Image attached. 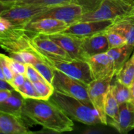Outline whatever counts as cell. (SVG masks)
<instances>
[{
	"instance_id": "obj_35",
	"label": "cell",
	"mask_w": 134,
	"mask_h": 134,
	"mask_svg": "<svg viewBox=\"0 0 134 134\" xmlns=\"http://www.w3.org/2000/svg\"><path fill=\"white\" fill-rule=\"evenodd\" d=\"M130 90L131 100L130 102L134 105V79L133 82H132L131 85L130 86Z\"/></svg>"
},
{
	"instance_id": "obj_31",
	"label": "cell",
	"mask_w": 134,
	"mask_h": 134,
	"mask_svg": "<svg viewBox=\"0 0 134 134\" xmlns=\"http://www.w3.org/2000/svg\"><path fill=\"white\" fill-rule=\"evenodd\" d=\"M13 26V24L10 21H9L5 17L0 16V33L7 31Z\"/></svg>"
},
{
	"instance_id": "obj_7",
	"label": "cell",
	"mask_w": 134,
	"mask_h": 134,
	"mask_svg": "<svg viewBox=\"0 0 134 134\" xmlns=\"http://www.w3.org/2000/svg\"><path fill=\"white\" fill-rule=\"evenodd\" d=\"M83 13L84 9L80 4L71 3L51 7L44 13L34 17L31 21L50 18L63 21L68 25H71L79 22Z\"/></svg>"
},
{
	"instance_id": "obj_21",
	"label": "cell",
	"mask_w": 134,
	"mask_h": 134,
	"mask_svg": "<svg viewBox=\"0 0 134 134\" xmlns=\"http://www.w3.org/2000/svg\"><path fill=\"white\" fill-rule=\"evenodd\" d=\"M111 89L119 105L125 102H130L131 95L129 86L115 79V82L111 85Z\"/></svg>"
},
{
	"instance_id": "obj_16",
	"label": "cell",
	"mask_w": 134,
	"mask_h": 134,
	"mask_svg": "<svg viewBox=\"0 0 134 134\" xmlns=\"http://www.w3.org/2000/svg\"><path fill=\"white\" fill-rule=\"evenodd\" d=\"M0 133L27 134L31 132L26 126L22 119L0 111Z\"/></svg>"
},
{
	"instance_id": "obj_4",
	"label": "cell",
	"mask_w": 134,
	"mask_h": 134,
	"mask_svg": "<svg viewBox=\"0 0 134 134\" xmlns=\"http://www.w3.org/2000/svg\"><path fill=\"white\" fill-rule=\"evenodd\" d=\"M39 54L43 61L48 64L52 69L64 73L66 75L79 81L86 86L93 81L90 68L86 61L77 60L63 61L51 58L43 54L40 52Z\"/></svg>"
},
{
	"instance_id": "obj_1",
	"label": "cell",
	"mask_w": 134,
	"mask_h": 134,
	"mask_svg": "<svg viewBox=\"0 0 134 134\" xmlns=\"http://www.w3.org/2000/svg\"><path fill=\"white\" fill-rule=\"evenodd\" d=\"M22 115L23 119L56 133L71 132L74 128L73 120L50 99H24Z\"/></svg>"
},
{
	"instance_id": "obj_38",
	"label": "cell",
	"mask_w": 134,
	"mask_h": 134,
	"mask_svg": "<svg viewBox=\"0 0 134 134\" xmlns=\"http://www.w3.org/2000/svg\"><path fill=\"white\" fill-rule=\"evenodd\" d=\"M79 1V0H77V1Z\"/></svg>"
},
{
	"instance_id": "obj_11",
	"label": "cell",
	"mask_w": 134,
	"mask_h": 134,
	"mask_svg": "<svg viewBox=\"0 0 134 134\" xmlns=\"http://www.w3.org/2000/svg\"><path fill=\"white\" fill-rule=\"evenodd\" d=\"M113 23V20H94L77 22L69 25L63 32L80 37H86L108 29Z\"/></svg>"
},
{
	"instance_id": "obj_28",
	"label": "cell",
	"mask_w": 134,
	"mask_h": 134,
	"mask_svg": "<svg viewBox=\"0 0 134 134\" xmlns=\"http://www.w3.org/2000/svg\"><path fill=\"white\" fill-rule=\"evenodd\" d=\"M26 77L31 82H36L38 81H46L43 76L31 64H26Z\"/></svg>"
},
{
	"instance_id": "obj_37",
	"label": "cell",
	"mask_w": 134,
	"mask_h": 134,
	"mask_svg": "<svg viewBox=\"0 0 134 134\" xmlns=\"http://www.w3.org/2000/svg\"><path fill=\"white\" fill-rule=\"evenodd\" d=\"M0 79H1V80H4V81H5V76H4V74H3V73L2 68H1V62H0Z\"/></svg>"
},
{
	"instance_id": "obj_19",
	"label": "cell",
	"mask_w": 134,
	"mask_h": 134,
	"mask_svg": "<svg viewBox=\"0 0 134 134\" xmlns=\"http://www.w3.org/2000/svg\"><path fill=\"white\" fill-rule=\"evenodd\" d=\"M133 50L134 46L126 44L121 47L110 48L107 51V54L113 60L116 73L130 58Z\"/></svg>"
},
{
	"instance_id": "obj_6",
	"label": "cell",
	"mask_w": 134,
	"mask_h": 134,
	"mask_svg": "<svg viewBox=\"0 0 134 134\" xmlns=\"http://www.w3.org/2000/svg\"><path fill=\"white\" fill-rule=\"evenodd\" d=\"M114 77L93 80L87 86V92L93 108L95 109L102 124H107V116L105 111V102L107 92Z\"/></svg>"
},
{
	"instance_id": "obj_32",
	"label": "cell",
	"mask_w": 134,
	"mask_h": 134,
	"mask_svg": "<svg viewBox=\"0 0 134 134\" xmlns=\"http://www.w3.org/2000/svg\"><path fill=\"white\" fill-rule=\"evenodd\" d=\"M14 90H9V89H0V103L4 102L5 99H7Z\"/></svg>"
},
{
	"instance_id": "obj_30",
	"label": "cell",
	"mask_w": 134,
	"mask_h": 134,
	"mask_svg": "<svg viewBox=\"0 0 134 134\" xmlns=\"http://www.w3.org/2000/svg\"><path fill=\"white\" fill-rule=\"evenodd\" d=\"M26 80V77L25 75L16 73L14 75V77L11 81L9 82L14 90H17L20 86L23 85Z\"/></svg>"
},
{
	"instance_id": "obj_18",
	"label": "cell",
	"mask_w": 134,
	"mask_h": 134,
	"mask_svg": "<svg viewBox=\"0 0 134 134\" xmlns=\"http://www.w3.org/2000/svg\"><path fill=\"white\" fill-rule=\"evenodd\" d=\"M24 102V98L19 92L14 90L7 99L0 103V111L23 119L22 109Z\"/></svg>"
},
{
	"instance_id": "obj_20",
	"label": "cell",
	"mask_w": 134,
	"mask_h": 134,
	"mask_svg": "<svg viewBox=\"0 0 134 134\" xmlns=\"http://www.w3.org/2000/svg\"><path fill=\"white\" fill-rule=\"evenodd\" d=\"M116 79L129 86L134 79V50L132 56L115 74Z\"/></svg>"
},
{
	"instance_id": "obj_10",
	"label": "cell",
	"mask_w": 134,
	"mask_h": 134,
	"mask_svg": "<svg viewBox=\"0 0 134 134\" xmlns=\"http://www.w3.org/2000/svg\"><path fill=\"white\" fill-rule=\"evenodd\" d=\"M86 62L89 65L93 80L115 76L116 71L113 60L107 52L89 57L86 59Z\"/></svg>"
},
{
	"instance_id": "obj_33",
	"label": "cell",
	"mask_w": 134,
	"mask_h": 134,
	"mask_svg": "<svg viewBox=\"0 0 134 134\" xmlns=\"http://www.w3.org/2000/svg\"><path fill=\"white\" fill-rule=\"evenodd\" d=\"M0 89H9V90H14L11 85L7 82L6 81L0 79Z\"/></svg>"
},
{
	"instance_id": "obj_13",
	"label": "cell",
	"mask_w": 134,
	"mask_h": 134,
	"mask_svg": "<svg viewBox=\"0 0 134 134\" xmlns=\"http://www.w3.org/2000/svg\"><path fill=\"white\" fill-rule=\"evenodd\" d=\"M69 26L65 22L50 18L30 21L22 25L25 30L35 34L48 35L63 32Z\"/></svg>"
},
{
	"instance_id": "obj_36",
	"label": "cell",
	"mask_w": 134,
	"mask_h": 134,
	"mask_svg": "<svg viewBox=\"0 0 134 134\" xmlns=\"http://www.w3.org/2000/svg\"><path fill=\"white\" fill-rule=\"evenodd\" d=\"M1 1H2L3 3L5 4H7V5H13V4H14L15 3L18 2V1H21V0H0Z\"/></svg>"
},
{
	"instance_id": "obj_26",
	"label": "cell",
	"mask_w": 134,
	"mask_h": 134,
	"mask_svg": "<svg viewBox=\"0 0 134 134\" xmlns=\"http://www.w3.org/2000/svg\"><path fill=\"white\" fill-rule=\"evenodd\" d=\"M16 91L19 92L24 99H40L33 83L27 78L23 85Z\"/></svg>"
},
{
	"instance_id": "obj_23",
	"label": "cell",
	"mask_w": 134,
	"mask_h": 134,
	"mask_svg": "<svg viewBox=\"0 0 134 134\" xmlns=\"http://www.w3.org/2000/svg\"><path fill=\"white\" fill-rule=\"evenodd\" d=\"M77 3V0H21L13 5H36L41 7H54L63 4Z\"/></svg>"
},
{
	"instance_id": "obj_24",
	"label": "cell",
	"mask_w": 134,
	"mask_h": 134,
	"mask_svg": "<svg viewBox=\"0 0 134 134\" xmlns=\"http://www.w3.org/2000/svg\"><path fill=\"white\" fill-rule=\"evenodd\" d=\"M32 83L41 99H50L54 92V88L52 85L46 81H38Z\"/></svg>"
},
{
	"instance_id": "obj_14",
	"label": "cell",
	"mask_w": 134,
	"mask_h": 134,
	"mask_svg": "<svg viewBox=\"0 0 134 134\" xmlns=\"http://www.w3.org/2000/svg\"><path fill=\"white\" fill-rule=\"evenodd\" d=\"M107 124L120 133H128L134 129V105L130 102L119 105L117 118L107 120Z\"/></svg>"
},
{
	"instance_id": "obj_29",
	"label": "cell",
	"mask_w": 134,
	"mask_h": 134,
	"mask_svg": "<svg viewBox=\"0 0 134 134\" xmlns=\"http://www.w3.org/2000/svg\"><path fill=\"white\" fill-rule=\"evenodd\" d=\"M6 55L0 53V62H1V68H2L3 73L4 76H5V81L7 82H9L12 80V79L14 77V73L11 70L10 68L9 67V64L6 60Z\"/></svg>"
},
{
	"instance_id": "obj_27",
	"label": "cell",
	"mask_w": 134,
	"mask_h": 134,
	"mask_svg": "<svg viewBox=\"0 0 134 134\" xmlns=\"http://www.w3.org/2000/svg\"><path fill=\"white\" fill-rule=\"evenodd\" d=\"M6 60L9 64V67L10 68L11 70L14 73V74L16 73H19V74L26 75V64L24 63L18 62L17 60H14V58H11L9 56H5Z\"/></svg>"
},
{
	"instance_id": "obj_8",
	"label": "cell",
	"mask_w": 134,
	"mask_h": 134,
	"mask_svg": "<svg viewBox=\"0 0 134 134\" xmlns=\"http://www.w3.org/2000/svg\"><path fill=\"white\" fill-rule=\"evenodd\" d=\"M51 7L28 5H13L1 14L13 25H23L30 22L34 17L44 13Z\"/></svg>"
},
{
	"instance_id": "obj_5",
	"label": "cell",
	"mask_w": 134,
	"mask_h": 134,
	"mask_svg": "<svg viewBox=\"0 0 134 134\" xmlns=\"http://www.w3.org/2000/svg\"><path fill=\"white\" fill-rule=\"evenodd\" d=\"M52 85L56 91L77 98L85 105L93 108L88 96L87 86L79 81L59 71L54 70Z\"/></svg>"
},
{
	"instance_id": "obj_12",
	"label": "cell",
	"mask_w": 134,
	"mask_h": 134,
	"mask_svg": "<svg viewBox=\"0 0 134 134\" xmlns=\"http://www.w3.org/2000/svg\"><path fill=\"white\" fill-rule=\"evenodd\" d=\"M52 40L59 44L73 60L85 61L82 51L83 37L64 33L48 35Z\"/></svg>"
},
{
	"instance_id": "obj_15",
	"label": "cell",
	"mask_w": 134,
	"mask_h": 134,
	"mask_svg": "<svg viewBox=\"0 0 134 134\" xmlns=\"http://www.w3.org/2000/svg\"><path fill=\"white\" fill-rule=\"evenodd\" d=\"M104 31L83 37L82 51L85 61L89 57L107 52L110 49Z\"/></svg>"
},
{
	"instance_id": "obj_3",
	"label": "cell",
	"mask_w": 134,
	"mask_h": 134,
	"mask_svg": "<svg viewBox=\"0 0 134 134\" xmlns=\"http://www.w3.org/2000/svg\"><path fill=\"white\" fill-rule=\"evenodd\" d=\"M134 14V0H100L92 10L85 12L79 22L115 20Z\"/></svg>"
},
{
	"instance_id": "obj_22",
	"label": "cell",
	"mask_w": 134,
	"mask_h": 134,
	"mask_svg": "<svg viewBox=\"0 0 134 134\" xmlns=\"http://www.w3.org/2000/svg\"><path fill=\"white\" fill-rule=\"evenodd\" d=\"M105 111L107 119L109 118V120H114L117 118L119 111V104L113 94L111 86L106 96L105 102Z\"/></svg>"
},
{
	"instance_id": "obj_17",
	"label": "cell",
	"mask_w": 134,
	"mask_h": 134,
	"mask_svg": "<svg viewBox=\"0 0 134 134\" xmlns=\"http://www.w3.org/2000/svg\"><path fill=\"white\" fill-rule=\"evenodd\" d=\"M109 27L119 33L128 44L134 46V14L115 20Z\"/></svg>"
},
{
	"instance_id": "obj_25",
	"label": "cell",
	"mask_w": 134,
	"mask_h": 134,
	"mask_svg": "<svg viewBox=\"0 0 134 134\" xmlns=\"http://www.w3.org/2000/svg\"><path fill=\"white\" fill-rule=\"evenodd\" d=\"M104 34L107 37L110 48H116L128 44L126 40L119 33L110 27L104 31Z\"/></svg>"
},
{
	"instance_id": "obj_9",
	"label": "cell",
	"mask_w": 134,
	"mask_h": 134,
	"mask_svg": "<svg viewBox=\"0 0 134 134\" xmlns=\"http://www.w3.org/2000/svg\"><path fill=\"white\" fill-rule=\"evenodd\" d=\"M31 41L34 45L43 54L58 60L71 61L73 60L68 53L49 37L48 35L35 34L31 36Z\"/></svg>"
},
{
	"instance_id": "obj_34",
	"label": "cell",
	"mask_w": 134,
	"mask_h": 134,
	"mask_svg": "<svg viewBox=\"0 0 134 134\" xmlns=\"http://www.w3.org/2000/svg\"><path fill=\"white\" fill-rule=\"evenodd\" d=\"M10 7H11V5L5 4L4 3H3L2 1H0V16L1 15V14H2L5 10H6L7 9L10 8Z\"/></svg>"
},
{
	"instance_id": "obj_2",
	"label": "cell",
	"mask_w": 134,
	"mask_h": 134,
	"mask_svg": "<svg viewBox=\"0 0 134 134\" xmlns=\"http://www.w3.org/2000/svg\"><path fill=\"white\" fill-rule=\"evenodd\" d=\"M50 100L73 120L88 126L102 124L94 108L73 97L54 90Z\"/></svg>"
}]
</instances>
